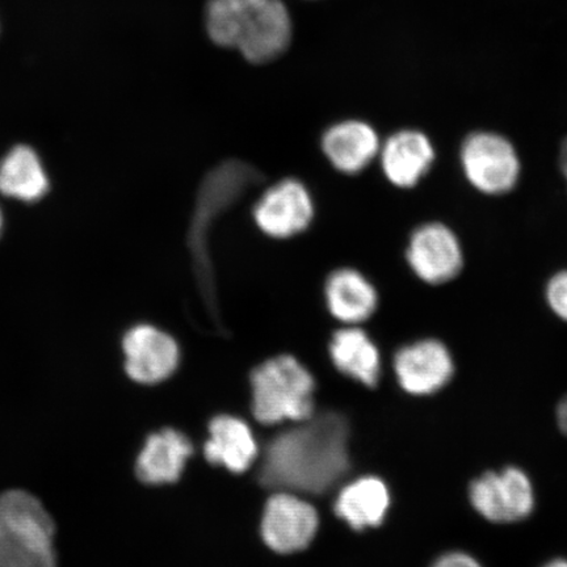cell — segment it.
Instances as JSON below:
<instances>
[{
  "instance_id": "cell-5",
  "label": "cell",
  "mask_w": 567,
  "mask_h": 567,
  "mask_svg": "<svg viewBox=\"0 0 567 567\" xmlns=\"http://www.w3.org/2000/svg\"><path fill=\"white\" fill-rule=\"evenodd\" d=\"M466 181L487 196L506 195L519 182L522 165L512 141L494 132H474L461 146Z\"/></svg>"
},
{
  "instance_id": "cell-6",
  "label": "cell",
  "mask_w": 567,
  "mask_h": 567,
  "mask_svg": "<svg viewBox=\"0 0 567 567\" xmlns=\"http://www.w3.org/2000/svg\"><path fill=\"white\" fill-rule=\"evenodd\" d=\"M408 264L422 281L442 286L463 271L464 252L449 226L429 223L411 234L406 251Z\"/></svg>"
},
{
  "instance_id": "cell-2",
  "label": "cell",
  "mask_w": 567,
  "mask_h": 567,
  "mask_svg": "<svg viewBox=\"0 0 567 567\" xmlns=\"http://www.w3.org/2000/svg\"><path fill=\"white\" fill-rule=\"evenodd\" d=\"M54 523L32 494L0 495V567H56Z\"/></svg>"
},
{
  "instance_id": "cell-19",
  "label": "cell",
  "mask_w": 567,
  "mask_h": 567,
  "mask_svg": "<svg viewBox=\"0 0 567 567\" xmlns=\"http://www.w3.org/2000/svg\"><path fill=\"white\" fill-rule=\"evenodd\" d=\"M49 187L41 162L31 147L17 146L0 162V193L19 200L34 202Z\"/></svg>"
},
{
  "instance_id": "cell-23",
  "label": "cell",
  "mask_w": 567,
  "mask_h": 567,
  "mask_svg": "<svg viewBox=\"0 0 567 567\" xmlns=\"http://www.w3.org/2000/svg\"><path fill=\"white\" fill-rule=\"evenodd\" d=\"M556 422L559 431L567 436V394L558 401L556 408Z\"/></svg>"
},
{
  "instance_id": "cell-12",
  "label": "cell",
  "mask_w": 567,
  "mask_h": 567,
  "mask_svg": "<svg viewBox=\"0 0 567 567\" xmlns=\"http://www.w3.org/2000/svg\"><path fill=\"white\" fill-rule=\"evenodd\" d=\"M292 38V23L287 7L280 0H264L248 21L237 48L254 63H264L279 56Z\"/></svg>"
},
{
  "instance_id": "cell-13",
  "label": "cell",
  "mask_w": 567,
  "mask_h": 567,
  "mask_svg": "<svg viewBox=\"0 0 567 567\" xmlns=\"http://www.w3.org/2000/svg\"><path fill=\"white\" fill-rule=\"evenodd\" d=\"M322 151L332 166L343 174H358L380 154L378 133L358 120L332 125L322 137Z\"/></svg>"
},
{
  "instance_id": "cell-20",
  "label": "cell",
  "mask_w": 567,
  "mask_h": 567,
  "mask_svg": "<svg viewBox=\"0 0 567 567\" xmlns=\"http://www.w3.org/2000/svg\"><path fill=\"white\" fill-rule=\"evenodd\" d=\"M264 0H209L207 30L221 47L237 48L248 21Z\"/></svg>"
},
{
  "instance_id": "cell-4",
  "label": "cell",
  "mask_w": 567,
  "mask_h": 567,
  "mask_svg": "<svg viewBox=\"0 0 567 567\" xmlns=\"http://www.w3.org/2000/svg\"><path fill=\"white\" fill-rule=\"evenodd\" d=\"M467 499L482 519L501 526L524 522L536 508L534 482L517 466L482 473L471 482Z\"/></svg>"
},
{
  "instance_id": "cell-17",
  "label": "cell",
  "mask_w": 567,
  "mask_h": 567,
  "mask_svg": "<svg viewBox=\"0 0 567 567\" xmlns=\"http://www.w3.org/2000/svg\"><path fill=\"white\" fill-rule=\"evenodd\" d=\"M390 506L386 485L379 478L368 477L343 488L336 503V513L353 529L379 527Z\"/></svg>"
},
{
  "instance_id": "cell-1",
  "label": "cell",
  "mask_w": 567,
  "mask_h": 567,
  "mask_svg": "<svg viewBox=\"0 0 567 567\" xmlns=\"http://www.w3.org/2000/svg\"><path fill=\"white\" fill-rule=\"evenodd\" d=\"M349 422L328 413L284 432L267 446L259 472L260 484L322 494L349 472Z\"/></svg>"
},
{
  "instance_id": "cell-21",
  "label": "cell",
  "mask_w": 567,
  "mask_h": 567,
  "mask_svg": "<svg viewBox=\"0 0 567 567\" xmlns=\"http://www.w3.org/2000/svg\"><path fill=\"white\" fill-rule=\"evenodd\" d=\"M550 310L564 322H567V269L551 276L545 290Z\"/></svg>"
},
{
  "instance_id": "cell-8",
  "label": "cell",
  "mask_w": 567,
  "mask_h": 567,
  "mask_svg": "<svg viewBox=\"0 0 567 567\" xmlns=\"http://www.w3.org/2000/svg\"><path fill=\"white\" fill-rule=\"evenodd\" d=\"M313 217V198L296 179L281 181L268 188L254 208L258 228L276 239L290 238L307 230Z\"/></svg>"
},
{
  "instance_id": "cell-18",
  "label": "cell",
  "mask_w": 567,
  "mask_h": 567,
  "mask_svg": "<svg viewBox=\"0 0 567 567\" xmlns=\"http://www.w3.org/2000/svg\"><path fill=\"white\" fill-rule=\"evenodd\" d=\"M332 361L340 372L375 386L380 379V353L363 330L347 328L336 332L330 344Z\"/></svg>"
},
{
  "instance_id": "cell-24",
  "label": "cell",
  "mask_w": 567,
  "mask_h": 567,
  "mask_svg": "<svg viewBox=\"0 0 567 567\" xmlns=\"http://www.w3.org/2000/svg\"><path fill=\"white\" fill-rule=\"evenodd\" d=\"M559 167H561V173L567 182V136L563 142L561 151H559Z\"/></svg>"
},
{
  "instance_id": "cell-9",
  "label": "cell",
  "mask_w": 567,
  "mask_h": 567,
  "mask_svg": "<svg viewBox=\"0 0 567 567\" xmlns=\"http://www.w3.org/2000/svg\"><path fill=\"white\" fill-rule=\"evenodd\" d=\"M125 370L140 384H158L172 375L179 364V347L162 330L140 324L124 338Z\"/></svg>"
},
{
  "instance_id": "cell-22",
  "label": "cell",
  "mask_w": 567,
  "mask_h": 567,
  "mask_svg": "<svg viewBox=\"0 0 567 567\" xmlns=\"http://www.w3.org/2000/svg\"><path fill=\"white\" fill-rule=\"evenodd\" d=\"M431 567H484L476 557L464 550H450L435 559Z\"/></svg>"
},
{
  "instance_id": "cell-10",
  "label": "cell",
  "mask_w": 567,
  "mask_h": 567,
  "mask_svg": "<svg viewBox=\"0 0 567 567\" xmlns=\"http://www.w3.org/2000/svg\"><path fill=\"white\" fill-rule=\"evenodd\" d=\"M317 528L316 509L297 496L279 493L267 502L261 534L275 551L293 553L307 548Z\"/></svg>"
},
{
  "instance_id": "cell-7",
  "label": "cell",
  "mask_w": 567,
  "mask_h": 567,
  "mask_svg": "<svg viewBox=\"0 0 567 567\" xmlns=\"http://www.w3.org/2000/svg\"><path fill=\"white\" fill-rule=\"evenodd\" d=\"M394 371L400 385L413 395L441 392L456 372L455 359L441 340L422 339L402 347L394 358Z\"/></svg>"
},
{
  "instance_id": "cell-14",
  "label": "cell",
  "mask_w": 567,
  "mask_h": 567,
  "mask_svg": "<svg viewBox=\"0 0 567 567\" xmlns=\"http://www.w3.org/2000/svg\"><path fill=\"white\" fill-rule=\"evenodd\" d=\"M324 295L332 317L349 324L367 321L379 305L378 290L372 282L352 268L332 272L326 281Z\"/></svg>"
},
{
  "instance_id": "cell-11",
  "label": "cell",
  "mask_w": 567,
  "mask_h": 567,
  "mask_svg": "<svg viewBox=\"0 0 567 567\" xmlns=\"http://www.w3.org/2000/svg\"><path fill=\"white\" fill-rule=\"evenodd\" d=\"M381 166L386 179L399 188H413L435 161L431 140L420 131H401L381 146Z\"/></svg>"
},
{
  "instance_id": "cell-3",
  "label": "cell",
  "mask_w": 567,
  "mask_h": 567,
  "mask_svg": "<svg viewBox=\"0 0 567 567\" xmlns=\"http://www.w3.org/2000/svg\"><path fill=\"white\" fill-rule=\"evenodd\" d=\"M254 414L260 423L307 421L313 414L315 379L288 354L269 359L252 373Z\"/></svg>"
},
{
  "instance_id": "cell-25",
  "label": "cell",
  "mask_w": 567,
  "mask_h": 567,
  "mask_svg": "<svg viewBox=\"0 0 567 567\" xmlns=\"http://www.w3.org/2000/svg\"><path fill=\"white\" fill-rule=\"evenodd\" d=\"M542 567H567V559L566 558H555Z\"/></svg>"
},
{
  "instance_id": "cell-26",
  "label": "cell",
  "mask_w": 567,
  "mask_h": 567,
  "mask_svg": "<svg viewBox=\"0 0 567 567\" xmlns=\"http://www.w3.org/2000/svg\"><path fill=\"white\" fill-rule=\"evenodd\" d=\"M0 228H2V213H0Z\"/></svg>"
},
{
  "instance_id": "cell-15",
  "label": "cell",
  "mask_w": 567,
  "mask_h": 567,
  "mask_svg": "<svg viewBox=\"0 0 567 567\" xmlns=\"http://www.w3.org/2000/svg\"><path fill=\"white\" fill-rule=\"evenodd\" d=\"M193 452V444L181 432L163 430L147 439L137 460V476L148 485L173 484Z\"/></svg>"
},
{
  "instance_id": "cell-16",
  "label": "cell",
  "mask_w": 567,
  "mask_h": 567,
  "mask_svg": "<svg viewBox=\"0 0 567 567\" xmlns=\"http://www.w3.org/2000/svg\"><path fill=\"white\" fill-rule=\"evenodd\" d=\"M209 434L204 455L212 464L223 465L234 473H244L258 456V445L250 429L237 417H215L210 422Z\"/></svg>"
}]
</instances>
